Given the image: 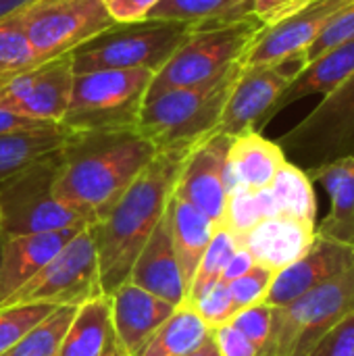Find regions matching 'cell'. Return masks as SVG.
<instances>
[{
  "label": "cell",
  "mask_w": 354,
  "mask_h": 356,
  "mask_svg": "<svg viewBox=\"0 0 354 356\" xmlns=\"http://www.w3.org/2000/svg\"><path fill=\"white\" fill-rule=\"evenodd\" d=\"M156 152L136 127L69 131L52 192L88 225H96Z\"/></svg>",
  "instance_id": "cell-1"
},
{
  "label": "cell",
  "mask_w": 354,
  "mask_h": 356,
  "mask_svg": "<svg viewBox=\"0 0 354 356\" xmlns=\"http://www.w3.org/2000/svg\"><path fill=\"white\" fill-rule=\"evenodd\" d=\"M188 152L190 148L159 150L111 213L92 225L102 294L108 296L127 282L142 246L167 213L179 167Z\"/></svg>",
  "instance_id": "cell-2"
},
{
  "label": "cell",
  "mask_w": 354,
  "mask_h": 356,
  "mask_svg": "<svg viewBox=\"0 0 354 356\" xmlns=\"http://www.w3.org/2000/svg\"><path fill=\"white\" fill-rule=\"evenodd\" d=\"M242 60L223 75L192 88L167 90L144 100L136 129L156 148H192L217 131Z\"/></svg>",
  "instance_id": "cell-3"
},
{
  "label": "cell",
  "mask_w": 354,
  "mask_h": 356,
  "mask_svg": "<svg viewBox=\"0 0 354 356\" xmlns=\"http://www.w3.org/2000/svg\"><path fill=\"white\" fill-rule=\"evenodd\" d=\"M265 27L250 15L244 19L194 25L167 63L152 75L146 98L167 90L207 83L244 60Z\"/></svg>",
  "instance_id": "cell-4"
},
{
  "label": "cell",
  "mask_w": 354,
  "mask_h": 356,
  "mask_svg": "<svg viewBox=\"0 0 354 356\" xmlns=\"http://www.w3.org/2000/svg\"><path fill=\"white\" fill-rule=\"evenodd\" d=\"M152 75L150 69H108L75 75L61 125L69 131L136 127Z\"/></svg>",
  "instance_id": "cell-5"
},
{
  "label": "cell",
  "mask_w": 354,
  "mask_h": 356,
  "mask_svg": "<svg viewBox=\"0 0 354 356\" xmlns=\"http://www.w3.org/2000/svg\"><path fill=\"white\" fill-rule=\"evenodd\" d=\"M194 25L179 21L148 19L142 23L113 25L71 52L73 73L108 69L159 71Z\"/></svg>",
  "instance_id": "cell-6"
},
{
  "label": "cell",
  "mask_w": 354,
  "mask_h": 356,
  "mask_svg": "<svg viewBox=\"0 0 354 356\" xmlns=\"http://www.w3.org/2000/svg\"><path fill=\"white\" fill-rule=\"evenodd\" d=\"M61 150L0 181V234L4 238L88 225L52 192Z\"/></svg>",
  "instance_id": "cell-7"
},
{
  "label": "cell",
  "mask_w": 354,
  "mask_h": 356,
  "mask_svg": "<svg viewBox=\"0 0 354 356\" xmlns=\"http://www.w3.org/2000/svg\"><path fill=\"white\" fill-rule=\"evenodd\" d=\"M286 159L305 173L354 156V73L277 140Z\"/></svg>",
  "instance_id": "cell-8"
},
{
  "label": "cell",
  "mask_w": 354,
  "mask_h": 356,
  "mask_svg": "<svg viewBox=\"0 0 354 356\" xmlns=\"http://www.w3.org/2000/svg\"><path fill=\"white\" fill-rule=\"evenodd\" d=\"M354 311V267L275 309L271 340L263 356H307L313 346Z\"/></svg>",
  "instance_id": "cell-9"
},
{
  "label": "cell",
  "mask_w": 354,
  "mask_h": 356,
  "mask_svg": "<svg viewBox=\"0 0 354 356\" xmlns=\"http://www.w3.org/2000/svg\"><path fill=\"white\" fill-rule=\"evenodd\" d=\"M15 17L40 63L71 54L115 25L100 0H31Z\"/></svg>",
  "instance_id": "cell-10"
},
{
  "label": "cell",
  "mask_w": 354,
  "mask_h": 356,
  "mask_svg": "<svg viewBox=\"0 0 354 356\" xmlns=\"http://www.w3.org/2000/svg\"><path fill=\"white\" fill-rule=\"evenodd\" d=\"M100 294L102 288L98 277L94 232L92 225H88L0 307L35 302L50 307H79Z\"/></svg>",
  "instance_id": "cell-11"
},
{
  "label": "cell",
  "mask_w": 354,
  "mask_h": 356,
  "mask_svg": "<svg viewBox=\"0 0 354 356\" xmlns=\"http://www.w3.org/2000/svg\"><path fill=\"white\" fill-rule=\"evenodd\" d=\"M307 50L263 65L242 63L223 106L217 134L234 138L244 131H261L273 119L271 113L280 96L307 69Z\"/></svg>",
  "instance_id": "cell-12"
},
{
  "label": "cell",
  "mask_w": 354,
  "mask_h": 356,
  "mask_svg": "<svg viewBox=\"0 0 354 356\" xmlns=\"http://www.w3.org/2000/svg\"><path fill=\"white\" fill-rule=\"evenodd\" d=\"M73 56L65 54L0 79V108L15 115L61 125L73 88Z\"/></svg>",
  "instance_id": "cell-13"
},
{
  "label": "cell",
  "mask_w": 354,
  "mask_h": 356,
  "mask_svg": "<svg viewBox=\"0 0 354 356\" xmlns=\"http://www.w3.org/2000/svg\"><path fill=\"white\" fill-rule=\"evenodd\" d=\"M232 138L223 134H211L202 142L190 148L186 154L173 194L196 211L207 215L217 227L223 221L227 204V179H225V161Z\"/></svg>",
  "instance_id": "cell-14"
},
{
  "label": "cell",
  "mask_w": 354,
  "mask_h": 356,
  "mask_svg": "<svg viewBox=\"0 0 354 356\" xmlns=\"http://www.w3.org/2000/svg\"><path fill=\"white\" fill-rule=\"evenodd\" d=\"M353 267L354 242L336 240L315 229V238L303 257L275 273L263 305L282 309L309 290L346 273Z\"/></svg>",
  "instance_id": "cell-15"
},
{
  "label": "cell",
  "mask_w": 354,
  "mask_h": 356,
  "mask_svg": "<svg viewBox=\"0 0 354 356\" xmlns=\"http://www.w3.org/2000/svg\"><path fill=\"white\" fill-rule=\"evenodd\" d=\"M108 305L115 346L125 356L136 355L177 309L131 282H123L115 292H111Z\"/></svg>",
  "instance_id": "cell-16"
},
{
  "label": "cell",
  "mask_w": 354,
  "mask_h": 356,
  "mask_svg": "<svg viewBox=\"0 0 354 356\" xmlns=\"http://www.w3.org/2000/svg\"><path fill=\"white\" fill-rule=\"evenodd\" d=\"M353 0H313L300 13L284 19L273 27H265L244 56V65H263L280 60L292 52L307 50L328 21Z\"/></svg>",
  "instance_id": "cell-17"
},
{
  "label": "cell",
  "mask_w": 354,
  "mask_h": 356,
  "mask_svg": "<svg viewBox=\"0 0 354 356\" xmlns=\"http://www.w3.org/2000/svg\"><path fill=\"white\" fill-rule=\"evenodd\" d=\"M313 238L315 223L290 215H273L240 236L238 246L244 248L257 265L280 273L303 257Z\"/></svg>",
  "instance_id": "cell-18"
},
{
  "label": "cell",
  "mask_w": 354,
  "mask_h": 356,
  "mask_svg": "<svg viewBox=\"0 0 354 356\" xmlns=\"http://www.w3.org/2000/svg\"><path fill=\"white\" fill-rule=\"evenodd\" d=\"M83 227L71 225L46 234L4 238L0 263V305L25 286L38 271H42Z\"/></svg>",
  "instance_id": "cell-19"
},
{
  "label": "cell",
  "mask_w": 354,
  "mask_h": 356,
  "mask_svg": "<svg viewBox=\"0 0 354 356\" xmlns=\"http://www.w3.org/2000/svg\"><path fill=\"white\" fill-rule=\"evenodd\" d=\"M127 282L140 286L142 290L182 307L186 302V288L182 280V271L175 259V250L171 244V232L167 213L161 223L154 227L146 244L142 246Z\"/></svg>",
  "instance_id": "cell-20"
},
{
  "label": "cell",
  "mask_w": 354,
  "mask_h": 356,
  "mask_svg": "<svg viewBox=\"0 0 354 356\" xmlns=\"http://www.w3.org/2000/svg\"><path fill=\"white\" fill-rule=\"evenodd\" d=\"M286 161L280 144L267 140L261 131L234 136L225 161L227 190H267Z\"/></svg>",
  "instance_id": "cell-21"
},
{
  "label": "cell",
  "mask_w": 354,
  "mask_h": 356,
  "mask_svg": "<svg viewBox=\"0 0 354 356\" xmlns=\"http://www.w3.org/2000/svg\"><path fill=\"white\" fill-rule=\"evenodd\" d=\"M167 221H169V232H171V244L175 250V259H177L186 296H188L194 273L211 244V238L217 225L207 215L196 211L192 204L177 198L173 192H171L169 207H167Z\"/></svg>",
  "instance_id": "cell-22"
},
{
  "label": "cell",
  "mask_w": 354,
  "mask_h": 356,
  "mask_svg": "<svg viewBox=\"0 0 354 356\" xmlns=\"http://www.w3.org/2000/svg\"><path fill=\"white\" fill-rule=\"evenodd\" d=\"M354 73V40H348L340 46L330 48L315 60L307 65V69L286 88V92L280 96V100L273 106L271 117H275L280 111L290 106L292 102H298L313 94H330L334 92L344 79H348Z\"/></svg>",
  "instance_id": "cell-23"
},
{
  "label": "cell",
  "mask_w": 354,
  "mask_h": 356,
  "mask_svg": "<svg viewBox=\"0 0 354 356\" xmlns=\"http://www.w3.org/2000/svg\"><path fill=\"white\" fill-rule=\"evenodd\" d=\"M115 350L108 296L100 294L77 307L58 356H111Z\"/></svg>",
  "instance_id": "cell-24"
},
{
  "label": "cell",
  "mask_w": 354,
  "mask_h": 356,
  "mask_svg": "<svg viewBox=\"0 0 354 356\" xmlns=\"http://www.w3.org/2000/svg\"><path fill=\"white\" fill-rule=\"evenodd\" d=\"M307 175L332 196V211L315 229L336 240L354 242V156L334 161Z\"/></svg>",
  "instance_id": "cell-25"
},
{
  "label": "cell",
  "mask_w": 354,
  "mask_h": 356,
  "mask_svg": "<svg viewBox=\"0 0 354 356\" xmlns=\"http://www.w3.org/2000/svg\"><path fill=\"white\" fill-rule=\"evenodd\" d=\"M209 336L211 327L202 317L190 305H182L134 356H188Z\"/></svg>",
  "instance_id": "cell-26"
},
{
  "label": "cell",
  "mask_w": 354,
  "mask_h": 356,
  "mask_svg": "<svg viewBox=\"0 0 354 356\" xmlns=\"http://www.w3.org/2000/svg\"><path fill=\"white\" fill-rule=\"evenodd\" d=\"M67 138L69 129H65L63 125L42 131L0 136V181L58 152L65 146Z\"/></svg>",
  "instance_id": "cell-27"
},
{
  "label": "cell",
  "mask_w": 354,
  "mask_h": 356,
  "mask_svg": "<svg viewBox=\"0 0 354 356\" xmlns=\"http://www.w3.org/2000/svg\"><path fill=\"white\" fill-rule=\"evenodd\" d=\"M252 15V0H161L148 19L213 25Z\"/></svg>",
  "instance_id": "cell-28"
},
{
  "label": "cell",
  "mask_w": 354,
  "mask_h": 356,
  "mask_svg": "<svg viewBox=\"0 0 354 356\" xmlns=\"http://www.w3.org/2000/svg\"><path fill=\"white\" fill-rule=\"evenodd\" d=\"M269 192L273 196L280 215H290L315 223L317 202H315L313 181L300 167L286 161L284 167L273 177Z\"/></svg>",
  "instance_id": "cell-29"
},
{
  "label": "cell",
  "mask_w": 354,
  "mask_h": 356,
  "mask_svg": "<svg viewBox=\"0 0 354 356\" xmlns=\"http://www.w3.org/2000/svg\"><path fill=\"white\" fill-rule=\"evenodd\" d=\"M280 215L277 207L273 202V196L267 190H244L234 188L227 194L225 215L219 227H225L236 240L244 236L248 229H252L257 223H261L267 217Z\"/></svg>",
  "instance_id": "cell-30"
},
{
  "label": "cell",
  "mask_w": 354,
  "mask_h": 356,
  "mask_svg": "<svg viewBox=\"0 0 354 356\" xmlns=\"http://www.w3.org/2000/svg\"><path fill=\"white\" fill-rule=\"evenodd\" d=\"M77 307H56L2 356H58Z\"/></svg>",
  "instance_id": "cell-31"
},
{
  "label": "cell",
  "mask_w": 354,
  "mask_h": 356,
  "mask_svg": "<svg viewBox=\"0 0 354 356\" xmlns=\"http://www.w3.org/2000/svg\"><path fill=\"white\" fill-rule=\"evenodd\" d=\"M238 250V240L225 229V227H217L213 238H211V244L194 273V280L190 284V290H188V296H186V302L184 305H190L194 302L207 288H211L213 284H217L221 280V273L227 265V261L232 259V254Z\"/></svg>",
  "instance_id": "cell-32"
},
{
  "label": "cell",
  "mask_w": 354,
  "mask_h": 356,
  "mask_svg": "<svg viewBox=\"0 0 354 356\" xmlns=\"http://www.w3.org/2000/svg\"><path fill=\"white\" fill-rule=\"evenodd\" d=\"M38 56L31 50L15 15L0 21V79L38 65Z\"/></svg>",
  "instance_id": "cell-33"
},
{
  "label": "cell",
  "mask_w": 354,
  "mask_h": 356,
  "mask_svg": "<svg viewBox=\"0 0 354 356\" xmlns=\"http://www.w3.org/2000/svg\"><path fill=\"white\" fill-rule=\"evenodd\" d=\"M56 307L50 305H15L0 307V356L10 350L33 325L46 319Z\"/></svg>",
  "instance_id": "cell-34"
},
{
  "label": "cell",
  "mask_w": 354,
  "mask_h": 356,
  "mask_svg": "<svg viewBox=\"0 0 354 356\" xmlns=\"http://www.w3.org/2000/svg\"><path fill=\"white\" fill-rule=\"evenodd\" d=\"M273 277H275V273L271 269H267L263 265H255L242 277L230 282L227 288H230V296H232L236 313L242 311V309L261 305L265 300L269 288H271Z\"/></svg>",
  "instance_id": "cell-35"
},
{
  "label": "cell",
  "mask_w": 354,
  "mask_h": 356,
  "mask_svg": "<svg viewBox=\"0 0 354 356\" xmlns=\"http://www.w3.org/2000/svg\"><path fill=\"white\" fill-rule=\"evenodd\" d=\"M227 323H232L240 334H244L263 355L267 344H269V340H271V334H273L275 309L261 302V305H255V307L238 311Z\"/></svg>",
  "instance_id": "cell-36"
},
{
  "label": "cell",
  "mask_w": 354,
  "mask_h": 356,
  "mask_svg": "<svg viewBox=\"0 0 354 356\" xmlns=\"http://www.w3.org/2000/svg\"><path fill=\"white\" fill-rule=\"evenodd\" d=\"M190 307L202 317V321L211 330L227 323L236 315V309H234V302L230 296V288L223 282H217L211 288H207L194 302H190Z\"/></svg>",
  "instance_id": "cell-37"
},
{
  "label": "cell",
  "mask_w": 354,
  "mask_h": 356,
  "mask_svg": "<svg viewBox=\"0 0 354 356\" xmlns=\"http://www.w3.org/2000/svg\"><path fill=\"white\" fill-rule=\"evenodd\" d=\"M348 40H354V0L346 4L342 10H338L328 25L321 29V33L315 38V42L307 48V58L309 63L328 52L334 46H340Z\"/></svg>",
  "instance_id": "cell-38"
},
{
  "label": "cell",
  "mask_w": 354,
  "mask_h": 356,
  "mask_svg": "<svg viewBox=\"0 0 354 356\" xmlns=\"http://www.w3.org/2000/svg\"><path fill=\"white\" fill-rule=\"evenodd\" d=\"M307 356H354V311L325 332Z\"/></svg>",
  "instance_id": "cell-39"
},
{
  "label": "cell",
  "mask_w": 354,
  "mask_h": 356,
  "mask_svg": "<svg viewBox=\"0 0 354 356\" xmlns=\"http://www.w3.org/2000/svg\"><path fill=\"white\" fill-rule=\"evenodd\" d=\"M313 0H252V17L263 27H273L284 19L300 13Z\"/></svg>",
  "instance_id": "cell-40"
},
{
  "label": "cell",
  "mask_w": 354,
  "mask_h": 356,
  "mask_svg": "<svg viewBox=\"0 0 354 356\" xmlns=\"http://www.w3.org/2000/svg\"><path fill=\"white\" fill-rule=\"evenodd\" d=\"M115 25H129L148 21L150 13L161 0H100Z\"/></svg>",
  "instance_id": "cell-41"
},
{
  "label": "cell",
  "mask_w": 354,
  "mask_h": 356,
  "mask_svg": "<svg viewBox=\"0 0 354 356\" xmlns=\"http://www.w3.org/2000/svg\"><path fill=\"white\" fill-rule=\"evenodd\" d=\"M211 340L215 342L221 356H263L261 350L232 323H223L211 330Z\"/></svg>",
  "instance_id": "cell-42"
},
{
  "label": "cell",
  "mask_w": 354,
  "mask_h": 356,
  "mask_svg": "<svg viewBox=\"0 0 354 356\" xmlns=\"http://www.w3.org/2000/svg\"><path fill=\"white\" fill-rule=\"evenodd\" d=\"M52 127H61L54 123H42V121H33L21 115H15L6 108H0V136H8V134H27V131H42V129H52Z\"/></svg>",
  "instance_id": "cell-43"
},
{
  "label": "cell",
  "mask_w": 354,
  "mask_h": 356,
  "mask_svg": "<svg viewBox=\"0 0 354 356\" xmlns=\"http://www.w3.org/2000/svg\"><path fill=\"white\" fill-rule=\"evenodd\" d=\"M257 263L252 261V257L244 250V248H240L238 246V250L232 254V259L227 261V265H225V269H223V273H221V280L219 282H223V284H230V282H234V280H238V277H242L246 271H250L252 267H255Z\"/></svg>",
  "instance_id": "cell-44"
},
{
  "label": "cell",
  "mask_w": 354,
  "mask_h": 356,
  "mask_svg": "<svg viewBox=\"0 0 354 356\" xmlns=\"http://www.w3.org/2000/svg\"><path fill=\"white\" fill-rule=\"evenodd\" d=\"M31 0H0V21L15 15L17 10H21L25 4H29Z\"/></svg>",
  "instance_id": "cell-45"
},
{
  "label": "cell",
  "mask_w": 354,
  "mask_h": 356,
  "mask_svg": "<svg viewBox=\"0 0 354 356\" xmlns=\"http://www.w3.org/2000/svg\"><path fill=\"white\" fill-rule=\"evenodd\" d=\"M188 356H221V355H219V350H217L215 342H213V340H211V336H209V340H204L196 350H192Z\"/></svg>",
  "instance_id": "cell-46"
},
{
  "label": "cell",
  "mask_w": 354,
  "mask_h": 356,
  "mask_svg": "<svg viewBox=\"0 0 354 356\" xmlns=\"http://www.w3.org/2000/svg\"><path fill=\"white\" fill-rule=\"evenodd\" d=\"M2 246H4V236L0 234V263H2Z\"/></svg>",
  "instance_id": "cell-47"
},
{
  "label": "cell",
  "mask_w": 354,
  "mask_h": 356,
  "mask_svg": "<svg viewBox=\"0 0 354 356\" xmlns=\"http://www.w3.org/2000/svg\"><path fill=\"white\" fill-rule=\"evenodd\" d=\"M111 356H125V355H123L121 350H115V353H113V355H111Z\"/></svg>",
  "instance_id": "cell-48"
}]
</instances>
